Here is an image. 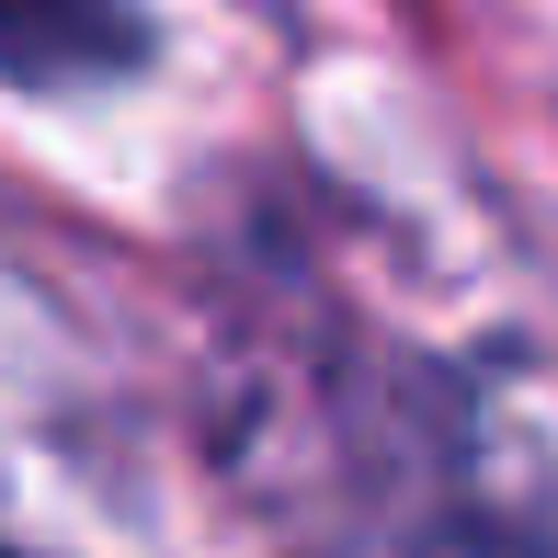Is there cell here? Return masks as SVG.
Wrapping results in <instances>:
<instances>
[{"label": "cell", "mask_w": 558, "mask_h": 558, "mask_svg": "<svg viewBox=\"0 0 558 558\" xmlns=\"http://www.w3.org/2000/svg\"><path fill=\"white\" fill-rule=\"evenodd\" d=\"M148 69V12L137 0H0V81L23 92H81Z\"/></svg>", "instance_id": "1"}]
</instances>
